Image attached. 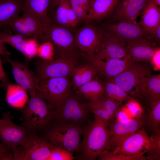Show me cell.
I'll return each mask as SVG.
<instances>
[{
	"instance_id": "28",
	"label": "cell",
	"mask_w": 160,
	"mask_h": 160,
	"mask_svg": "<svg viewBox=\"0 0 160 160\" xmlns=\"http://www.w3.org/2000/svg\"><path fill=\"white\" fill-rule=\"evenodd\" d=\"M77 93L90 100L105 96L103 83L95 78L76 90Z\"/></svg>"
},
{
	"instance_id": "31",
	"label": "cell",
	"mask_w": 160,
	"mask_h": 160,
	"mask_svg": "<svg viewBox=\"0 0 160 160\" xmlns=\"http://www.w3.org/2000/svg\"><path fill=\"white\" fill-rule=\"evenodd\" d=\"M27 38L22 35L16 34L12 35L0 31V40L10 45L23 54L25 52Z\"/></svg>"
},
{
	"instance_id": "4",
	"label": "cell",
	"mask_w": 160,
	"mask_h": 160,
	"mask_svg": "<svg viewBox=\"0 0 160 160\" xmlns=\"http://www.w3.org/2000/svg\"><path fill=\"white\" fill-rule=\"evenodd\" d=\"M56 147L43 136L30 130L24 143L14 153L13 160H47Z\"/></svg>"
},
{
	"instance_id": "22",
	"label": "cell",
	"mask_w": 160,
	"mask_h": 160,
	"mask_svg": "<svg viewBox=\"0 0 160 160\" xmlns=\"http://www.w3.org/2000/svg\"><path fill=\"white\" fill-rule=\"evenodd\" d=\"M25 0H0V28L19 16Z\"/></svg>"
},
{
	"instance_id": "50",
	"label": "cell",
	"mask_w": 160,
	"mask_h": 160,
	"mask_svg": "<svg viewBox=\"0 0 160 160\" xmlns=\"http://www.w3.org/2000/svg\"><path fill=\"white\" fill-rule=\"evenodd\" d=\"M62 0H54L52 3L51 7L53 8L57 6L60 2Z\"/></svg>"
},
{
	"instance_id": "24",
	"label": "cell",
	"mask_w": 160,
	"mask_h": 160,
	"mask_svg": "<svg viewBox=\"0 0 160 160\" xmlns=\"http://www.w3.org/2000/svg\"><path fill=\"white\" fill-rule=\"evenodd\" d=\"M49 3L50 0H25L22 11L38 17L49 27L51 21L47 13Z\"/></svg>"
},
{
	"instance_id": "10",
	"label": "cell",
	"mask_w": 160,
	"mask_h": 160,
	"mask_svg": "<svg viewBox=\"0 0 160 160\" xmlns=\"http://www.w3.org/2000/svg\"><path fill=\"white\" fill-rule=\"evenodd\" d=\"M13 118L9 112L3 113L2 118L0 119V139L14 153L25 140L30 130L15 124L12 121Z\"/></svg>"
},
{
	"instance_id": "13",
	"label": "cell",
	"mask_w": 160,
	"mask_h": 160,
	"mask_svg": "<svg viewBox=\"0 0 160 160\" xmlns=\"http://www.w3.org/2000/svg\"><path fill=\"white\" fill-rule=\"evenodd\" d=\"M108 32L115 36L126 46L130 42L148 39L149 33L138 23L125 21L108 25Z\"/></svg>"
},
{
	"instance_id": "15",
	"label": "cell",
	"mask_w": 160,
	"mask_h": 160,
	"mask_svg": "<svg viewBox=\"0 0 160 160\" xmlns=\"http://www.w3.org/2000/svg\"><path fill=\"white\" fill-rule=\"evenodd\" d=\"M99 50L95 55L102 60L124 58L128 55L126 46L110 33L102 32Z\"/></svg>"
},
{
	"instance_id": "6",
	"label": "cell",
	"mask_w": 160,
	"mask_h": 160,
	"mask_svg": "<svg viewBox=\"0 0 160 160\" xmlns=\"http://www.w3.org/2000/svg\"><path fill=\"white\" fill-rule=\"evenodd\" d=\"M152 66L149 63L134 62L116 76L108 79L131 97L148 76L151 74Z\"/></svg>"
},
{
	"instance_id": "11",
	"label": "cell",
	"mask_w": 160,
	"mask_h": 160,
	"mask_svg": "<svg viewBox=\"0 0 160 160\" xmlns=\"http://www.w3.org/2000/svg\"><path fill=\"white\" fill-rule=\"evenodd\" d=\"M46 39L56 47L60 57L77 58L79 49L76 45L75 37L65 27L51 25Z\"/></svg>"
},
{
	"instance_id": "8",
	"label": "cell",
	"mask_w": 160,
	"mask_h": 160,
	"mask_svg": "<svg viewBox=\"0 0 160 160\" xmlns=\"http://www.w3.org/2000/svg\"><path fill=\"white\" fill-rule=\"evenodd\" d=\"M77 63V58L75 57H60L37 61L35 63L37 80L39 82L48 78L69 77Z\"/></svg>"
},
{
	"instance_id": "16",
	"label": "cell",
	"mask_w": 160,
	"mask_h": 160,
	"mask_svg": "<svg viewBox=\"0 0 160 160\" xmlns=\"http://www.w3.org/2000/svg\"><path fill=\"white\" fill-rule=\"evenodd\" d=\"M102 32L91 26L81 28L75 37L76 45L79 49L88 55H95L100 45Z\"/></svg>"
},
{
	"instance_id": "17",
	"label": "cell",
	"mask_w": 160,
	"mask_h": 160,
	"mask_svg": "<svg viewBox=\"0 0 160 160\" xmlns=\"http://www.w3.org/2000/svg\"><path fill=\"white\" fill-rule=\"evenodd\" d=\"M6 59L12 66L16 82L28 91L31 96L36 95L39 83L36 75L24 64L13 60L8 57Z\"/></svg>"
},
{
	"instance_id": "29",
	"label": "cell",
	"mask_w": 160,
	"mask_h": 160,
	"mask_svg": "<svg viewBox=\"0 0 160 160\" xmlns=\"http://www.w3.org/2000/svg\"><path fill=\"white\" fill-rule=\"evenodd\" d=\"M103 83L105 96L118 102L121 105L125 101L134 99L124 90L112 81L106 79Z\"/></svg>"
},
{
	"instance_id": "18",
	"label": "cell",
	"mask_w": 160,
	"mask_h": 160,
	"mask_svg": "<svg viewBox=\"0 0 160 160\" xmlns=\"http://www.w3.org/2000/svg\"><path fill=\"white\" fill-rule=\"evenodd\" d=\"M131 97L143 100L147 104L160 99V75L147 76Z\"/></svg>"
},
{
	"instance_id": "33",
	"label": "cell",
	"mask_w": 160,
	"mask_h": 160,
	"mask_svg": "<svg viewBox=\"0 0 160 160\" xmlns=\"http://www.w3.org/2000/svg\"><path fill=\"white\" fill-rule=\"evenodd\" d=\"M99 160H145V156H132L116 153L105 150L101 152L97 158Z\"/></svg>"
},
{
	"instance_id": "7",
	"label": "cell",
	"mask_w": 160,
	"mask_h": 160,
	"mask_svg": "<svg viewBox=\"0 0 160 160\" xmlns=\"http://www.w3.org/2000/svg\"><path fill=\"white\" fill-rule=\"evenodd\" d=\"M90 111L89 105L81 103L71 93L55 109V121L82 125L87 121Z\"/></svg>"
},
{
	"instance_id": "9",
	"label": "cell",
	"mask_w": 160,
	"mask_h": 160,
	"mask_svg": "<svg viewBox=\"0 0 160 160\" xmlns=\"http://www.w3.org/2000/svg\"><path fill=\"white\" fill-rule=\"evenodd\" d=\"M146 122L143 115L125 121L110 120L108 124L111 135L109 151L120 146L127 138L145 127Z\"/></svg>"
},
{
	"instance_id": "37",
	"label": "cell",
	"mask_w": 160,
	"mask_h": 160,
	"mask_svg": "<svg viewBox=\"0 0 160 160\" xmlns=\"http://www.w3.org/2000/svg\"><path fill=\"white\" fill-rule=\"evenodd\" d=\"M54 50L53 44L48 41L39 46L37 55L45 60H52L53 59Z\"/></svg>"
},
{
	"instance_id": "32",
	"label": "cell",
	"mask_w": 160,
	"mask_h": 160,
	"mask_svg": "<svg viewBox=\"0 0 160 160\" xmlns=\"http://www.w3.org/2000/svg\"><path fill=\"white\" fill-rule=\"evenodd\" d=\"M89 106L91 111L94 114V118L107 124L112 119L99 102L97 99L90 101Z\"/></svg>"
},
{
	"instance_id": "41",
	"label": "cell",
	"mask_w": 160,
	"mask_h": 160,
	"mask_svg": "<svg viewBox=\"0 0 160 160\" xmlns=\"http://www.w3.org/2000/svg\"><path fill=\"white\" fill-rule=\"evenodd\" d=\"M12 150L0 142V160H13Z\"/></svg>"
},
{
	"instance_id": "42",
	"label": "cell",
	"mask_w": 160,
	"mask_h": 160,
	"mask_svg": "<svg viewBox=\"0 0 160 160\" xmlns=\"http://www.w3.org/2000/svg\"><path fill=\"white\" fill-rule=\"evenodd\" d=\"M67 14L70 27L73 28H75L79 20L69 3L68 7Z\"/></svg>"
},
{
	"instance_id": "39",
	"label": "cell",
	"mask_w": 160,
	"mask_h": 160,
	"mask_svg": "<svg viewBox=\"0 0 160 160\" xmlns=\"http://www.w3.org/2000/svg\"><path fill=\"white\" fill-rule=\"evenodd\" d=\"M74 159L73 153L57 147L52 151L47 160H72Z\"/></svg>"
},
{
	"instance_id": "38",
	"label": "cell",
	"mask_w": 160,
	"mask_h": 160,
	"mask_svg": "<svg viewBox=\"0 0 160 160\" xmlns=\"http://www.w3.org/2000/svg\"><path fill=\"white\" fill-rule=\"evenodd\" d=\"M39 46L37 40L36 38L32 37L27 38L23 54L28 59L34 57L37 55Z\"/></svg>"
},
{
	"instance_id": "48",
	"label": "cell",
	"mask_w": 160,
	"mask_h": 160,
	"mask_svg": "<svg viewBox=\"0 0 160 160\" xmlns=\"http://www.w3.org/2000/svg\"><path fill=\"white\" fill-rule=\"evenodd\" d=\"M116 120L125 121L129 119L128 116L127 114L120 110L118 112L116 116Z\"/></svg>"
},
{
	"instance_id": "43",
	"label": "cell",
	"mask_w": 160,
	"mask_h": 160,
	"mask_svg": "<svg viewBox=\"0 0 160 160\" xmlns=\"http://www.w3.org/2000/svg\"><path fill=\"white\" fill-rule=\"evenodd\" d=\"M134 99L129 100V103L127 105L129 110L134 117H139L143 115L142 109L140 107L133 104Z\"/></svg>"
},
{
	"instance_id": "40",
	"label": "cell",
	"mask_w": 160,
	"mask_h": 160,
	"mask_svg": "<svg viewBox=\"0 0 160 160\" xmlns=\"http://www.w3.org/2000/svg\"><path fill=\"white\" fill-rule=\"evenodd\" d=\"M155 140L152 148L147 152L146 160H159L160 159V133L154 135Z\"/></svg>"
},
{
	"instance_id": "36",
	"label": "cell",
	"mask_w": 160,
	"mask_h": 160,
	"mask_svg": "<svg viewBox=\"0 0 160 160\" xmlns=\"http://www.w3.org/2000/svg\"><path fill=\"white\" fill-rule=\"evenodd\" d=\"M16 33L28 38L30 35L21 17L19 16L12 20L8 24Z\"/></svg>"
},
{
	"instance_id": "52",
	"label": "cell",
	"mask_w": 160,
	"mask_h": 160,
	"mask_svg": "<svg viewBox=\"0 0 160 160\" xmlns=\"http://www.w3.org/2000/svg\"><path fill=\"white\" fill-rule=\"evenodd\" d=\"M128 0H123V1H127Z\"/></svg>"
},
{
	"instance_id": "49",
	"label": "cell",
	"mask_w": 160,
	"mask_h": 160,
	"mask_svg": "<svg viewBox=\"0 0 160 160\" xmlns=\"http://www.w3.org/2000/svg\"><path fill=\"white\" fill-rule=\"evenodd\" d=\"M4 44V42L0 40V55L8 56L10 55V53L7 51Z\"/></svg>"
},
{
	"instance_id": "47",
	"label": "cell",
	"mask_w": 160,
	"mask_h": 160,
	"mask_svg": "<svg viewBox=\"0 0 160 160\" xmlns=\"http://www.w3.org/2000/svg\"><path fill=\"white\" fill-rule=\"evenodd\" d=\"M0 81L4 88H7V85L9 84L7 76L3 68L0 58Z\"/></svg>"
},
{
	"instance_id": "2",
	"label": "cell",
	"mask_w": 160,
	"mask_h": 160,
	"mask_svg": "<svg viewBox=\"0 0 160 160\" xmlns=\"http://www.w3.org/2000/svg\"><path fill=\"white\" fill-rule=\"evenodd\" d=\"M20 109L22 125L30 130L42 132L55 121V109L36 94Z\"/></svg>"
},
{
	"instance_id": "51",
	"label": "cell",
	"mask_w": 160,
	"mask_h": 160,
	"mask_svg": "<svg viewBox=\"0 0 160 160\" xmlns=\"http://www.w3.org/2000/svg\"><path fill=\"white\" fill-rule=\"evenodd\" d=\"M154 3L157 6L160 7V0H152Z\"/></svg>"
},
{
	"instance_id": "30",
	"label": "cell",
	"mask_w": 160,
	"mask_h": 160,
	"mask_svg": "<svg viewBox=\"0 0 160 160\" xmlns=\"http://www.w3.org/2000/svg\"><path fill=\"white\" fill-rule=\"evenodd\" d=\"M148 115L147 122L149 130L152 135L160 133V99L148 104Z\"/></svg>"
},
{
	"instance_id": "20",
	"label": "cell",
	"mask_w": 160,
	"mask_h": 160,
	"mask_svg": "<svg viewBox=\"0 0 160 160\" xmlns=\"http://www.w3.org/2000/svg\"><path fill=\"white\" fill-rule=\"evenodd\" d=\"M149 0H128L123 1L119 6L115 15L119 21L136 23L140 12L146 6Z\"/></svg>"
},
{
	"instance_id": "5",
	"label": "cell",
	"mask_w": 160,
	"mask_h": 160,
	"mask_svg": "<svg viewBox=\"0 0 160 160\" xmlns=\"http://www.w3.org/2000/svg\"><path fill=\"white\" fill-rule=\"evenodd\" d=\"M69 77L48 78L40 81L36 95L55 109L71 93L72 86Z\"/></svg>"
},
{
	"instance_id": "1",
	"label": "cell",
	"mask_w": 160,
	"mask_h": 160,
	"mask_svg": "<svg viewBox=\"0 0 160 160\" xmlns=\"http://www.w3.org/2000/svg\"><path fill=\"white\" fill-rule=\"evenodd\" d=\"M81 159L95 160L105 150L109 151L111 135L108 124L94 118L84 128Z\"/></svg>"
},
{
	"instance_id": "12",
	"label": "cell",
	"mask_w": 160,
	"mask_h": 160,
	"mask_svg": "<svg viewBox=\"0 0 160 160\" xmlns=\"http://www.w3.org/2000/svg\"><path fill=\"white\" fill-rule=\"evenodd\" d=\"M154 140V135H148L143 127L111 151L114 153L127 155L143 156L152 148Z\"/></svg>"
},
{
	"instance_id": "45",
	"label": "cell",
	"mask_w": 160,
	"mask_h": 160,
	"mask_svg": "<svg viewBox=\"0 0 160 160\" xmlns=\"http://www.w3.org/2000/svg\"><path fill=\"white\" fill-rule=\"evenodd\" d=\"M152 67L155 70L160 69V49L159 47L153 55L150 61Z\"/></svg>"
},
{
	"instance_id": "14",
	"label": "cell",
	"mask_w": 160,
	"mask_h": 160,
	"mask_svg": "<svg viewBox=\"0 0 160 160\" xmlns=\"http://www.w3.org/2000/svg\"><path fill=\"white\" fill-rule=\"evenodd\" d=\"M89 64L97 70L98 74L106 79L114 77L118 75L134 62L128 55L123 59H113L103 60L99 59L95 55L86 54Z\"/></svg>"
},
{
	"instance_id": "25",
	"label": "cell",
	"mask_w": 160,
	"mask_h": 160,
	"mask_svg": "<svg viewBox=\"0 0 160 160\" xmlns=\"http://www.w3.org/2000/svg\"><path fill=\"white\" fill-rule=\"evenodd\" d=\"M97 74L96 69L90 64L77 65L71 75L74 89L76 90L81 86L90 81Z\"/></svg>"
},
{
	"instance_id": "44",
	"label": "cell",
	"mask_w": 160,
	"mask_h": 160,
	"mask_svg": "<svg viewBox=\"0 0 160 160\" xmlns=\"http://www.w3.org/2000/svg\"><path fill=\"white\" fill-rule=\"evenodd\" d=\"M92 0H68L71 6L81 7L88 12Z\"/></svg>"
},
{
	"instance_id": "19",
	"label": "cell",
	"mask_w": 160,
	"mask_h": 160,
	"mask_svg": "<svg viewBox=\"0 0 160 160\" xmlns=\"http://www.w3.org/2000/svg\"><path fill=\"white\" fill-rule=\"evenodd\" d=\"M128 54L134 62L149 63L156 50L159 47L148 39L131 42L126 45Z\"/></svg>"
},
{
	"instance_id": "27",
	"label": "cell",
	"mask_w": 160,
	"mask_h": 160,
	"mask_svg": "<svg viewBox=\"0 0 160 160\" xmlns=\"http://www.w3.org/2000/svg\"><path fill=\"white\" fill-rule=\"evenodd\" d=\"M6 99L11 106L21 109L28 101L27 91L19 84H8L7 87Z\"/></svg>"
},
{
	"instance_id": "23",
	"label": "cell",
	"mask_w": 160,
	"mask_h": 160,
	"mask_svg": "<svg viewBox=\"0 0 160 160\" xmlns=\"http://www.w3.org/2000/svg\"><path fill=\"white\" fill-rule=\"evenodd\" d=\"M120 0H92L86 20H99L111 13Z\"/></svg>"
},
{
	"instance_id": "46",
	"label": "cell",
	"mask_w": 160,
	"mask_h": 160,
	"mask_svg": "<svg viewBox=\"0 0 160 160\" xmlns=\"http://www.w3.org/2000/svg\"><path fill=\"white\" fill-rule=\"evenodd\" d=\"M151 39L155 43L159 44L160 41V24L152 32L149 34Z\"/></svg>"
},
{
	"instance_id": "34",
	"label": "cell",
	"mask_w": 160,
	"mask_h": 160,
	"mask_svg": "<svg viewBox=\"0 0 160 160\" xmlns=\"http://www.w3.org/2000/svg\"><path fill=\"white\" fill-rule=\"evenodd\" d=\"M102 106L109 114L112 119L116 117L121 105L119 103L105 96L97 99Z\"/></svg>"
},
{
	"instance_id": "3",
	"label": "cell",
	"mask_w": 160,
	"mask_h": 160,
	"mask_svg": "<svg viewBox=\"0 0 160 160\" xmlns=\"http://www.w3.org/2000/svg\"><path fill=\"white\" fill-rule=\"evenodd\" d=\"M82 125L72 123L54 122L41 132L52 144L69 152L79 153L81 150Z\"/></svg>"
},
{
	"instance_id": "35",
	"label": "cell",
	"mask_w": 160,
	"mask_h": 160,
	"mask_svg": "<svg viewBox=\"0 0 160 160\" xmlns=\"http://www.w3.org/2000/svg\"><path fill=\"white\" fill-rule=\"evenodd\" d=\"M69 2L68 0H63L59 4L55 14V19L62 26L70 27L67 14V9Z\"/></svg>"
},
{
	"instance_id": "26",
	"label": "cell",
	"mask_w": 160,
	"mask_h": 160,
	"mask_svg": "<svg viewBox=\"0 0 160 160\" xmlns=\"http://www.w3.org/2000/svg\"><path fill=\"white\" fill-rule=\"evenodd\" d=\"M31 37L46 39L50 27L47 26L38 17L31 14L24 13L21 17Z\"/></svg>"
},
{
	"instance_id": "21",
	"label": "cell",
	"mask_w": 160,
	"mask_h": 160,
	"mask_svg": "<svg viewBox=\"0 0 160 160\" xmlns=\"http://www.w3.org/2000/svg\"><path fill=\"white\" fill-rule=\"evenodd\" d=\"M142 11L138 23L149 34L160 24V9L152 0H149Z\"/></svg>"
}]
</instances>
